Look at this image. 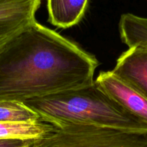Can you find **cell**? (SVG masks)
I'll return each instance as SVG.
<instances>
[{
	"instance_id": "obj_6",
	"label": "cell",
	"mask_w": 147,
	"mask_h": 147,
	"mask_svg": "<svg viewBox=\"0 0 147 147\" xmlns=\"http://www.w3.org/2000/svg\"><path fill=\"white\" fill-rule=\"evenodd\" d=\"M112 73L147 99V50L132 47L116 61Z\"/></svg>"
},
{
	"instance_id": "obj_9",
	"label": "cell",
	"mask_w": 147,
	"mask_h": 147,
	"mask_svg": "<svg viewBox=\"0 0 147 147\" xmlns=\"http://www.w3.org/2000/svg\"><path fill=\"white\" fill-rule=\"evenodd\" d=\"M53 129L43 121L0 122V139L30 141L40 139Z\"/></svg>"
},
{
	"instance_id": "obj_11",
	"label": "cell",
	"mask_w": 147,
	"mask_h": 147,
	"mask_svg": "<svg viewBox=\"0 0 147 147\" xmlns=\"http://www.w3.org/2000/svg\"><path fill=\"white\" fill-rule=\"evenodd\" d=\"M33 140L23 141L17 139H0V147H25Z\"/></svg>"
},
{
	"instance_id": "obj_1",
	"label": "cell",
	"mask_w": 147,
	"mask_h": 147,
	"mask_svg": "<svg viewBox=\"0 0 147 147\" xmlns=\"http://www.w3.org/2000/svg\"><path fill=\"white\" fill-rule=\"evenodd\" d=\"M98 60L34 21L0 48V100L24 103L94 83Z\"/></svg>"
},
{
	"instance_id": "obj_4",
	"label": "cell",
	"mask_w": 147,
	"mask_h": 147,
	"mask_svg": "<svg viewBox=\"0 0 147 147\" xmlns=\"http://www.w3.org/2000/svg\"><path fill=\"white\" fill-rule=\"evenodd\" d=\"M41 0H0V48L35 21Z\"/></svg>"
},
{
	"instance_id": "obj_2",
	"label": "cell",
	"mask_w": 147,
	"mask_h": 147,
	"mask_svg": "<svg viewBox=\"0 0 147 147\" xmlns=\"http://www.w3.org/2000/svg\"><path fill=\"white\" fill-rule=\"evenodd\" d=\"M50 124L76 123L147 134V123L125 110L94 83L24 102Z\"/></svg>"
},
{
	"instance_id": "obj_7",
	"label": "cell",
	"mask_w": 147,
	"mask_h": 147,
	"mask_svg": "<svg viewBox=\"0 0 147 147\" xmlns=\"http://www.w3.org/2000/svg\"><path fill=\"white\" fill-rule=\"evenodd\" d=\"M89 0H47L48 22L67 29L77 24L84 16Z\"/></svg>"
},
{
	"instance_id": "obj_8",
	"label": "cell",
	"mask_w": 147,
	"mask_h": 147,
	"mask_svg": "<svg viewBox=\"0 0 147 147\" xmlns=\"http://www.w3.org/2000/svg\"><path fill=\"white\" fill-rule=\"evenodd\" d=\"M118 29L121 41L128 48L138 47L147 50V17L125 13L120 16Z\"/></svg>"
},
{
	"instance_id": "obj_3",
	"label": "cell",
	"mask_w": 147,
	"mask_h": 147,
	"mask_svg": "<svg viewBox=\"0 0 147 147\" xmlns=\"http://www.w3.org/2000/svg\"><path fill=\"white\" fill-rule=\"evenodd\" d=\"M53 129L25 147H147V134L76 123Z\"/></svg>"
},
{
	"instance_id": "obj_5",
	"label": "cell",
	"mask_w": 147,
	"mask_h": 147,
	"mask_svg": "<svg viewBox=\"0 0 147 147\" xmlns=\"http://www.w3.org/2000/svg\"><path fill=\"white\" fill-rule=\"evenodd\" d=\"M95 83L129 113L147 123V99L111 71H100Z\"/></svg>"
},
{
	"instance_id": "obj_10",
	"label": "cell",
	"mask_w": 147,
	"mask_h": 147,
	"mask_svg": "<svg viewBox=\"0 0 147 147\" xmlns=\"http://www.w3.org/2000/svg\"><path fill=\"white\" fill-rule=\"evenodd\" d=\"M36 121H40L39 115L24 103L0 100V122Z\"/></svg>"
}]
</instances>
